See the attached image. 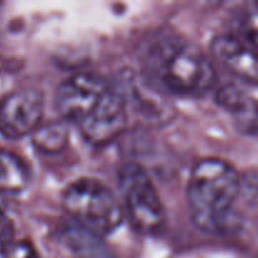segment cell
<instances>
[{
	"label": "cell",
	"instance_id": "cell-1",
	"mask_svg": "<svg viewBox=\"0 0 258 258\" xmlns=\"http://www.w3.org/2000/svg\"><path fill=\"white\" fill-rule=\"evenodd\" d=\"M241 190V178L231 164L221 159H204L191 170L186 197L191 217L208 232L226 229L232 208Z\"/></svg>",
	"mask_w": 258,
	"mask_h": 258
},
{
	"label": "cell",
	"instance_id": "cell-2",
	"mask_svg": "<svg viewBox=\"0 0 258 258\" xmlns=\"http://www.w3.org/2000/svg\"><path fill=\"white\" fill-rule=\"evenodd\" d=\"M149 63L164 87L181 95H201L216 82L211 59L186 40H163L151 49Z\"/></svg>",
	"mask_w": 258,
	"mask_h": 258
},
{
	"label": "cell",
	"instance_id": "cell-3",
	"mask_svg": "<svg viewBox=\"0 0 258 258\" xmlns=\"http://www.w3.org/2000/svg\"><path fill=\"white\" fill-rule=\"evenodd\" d=\"M67 213L95 236H105L118 228L123 218L122 207L115 194L95 179H78L63 193Z\"/></svg>",
	"mask_w": 258,
	"mask_h": 258
},
{
	"label": "cell",
	"instance_id": "cell-4",
	"mask_svg": "<svg viewBox=\"0 0 258 258\" xmlns=\"http://www.w3.org/2000/svg\"><path fill=\"white\" fill-rule=\"evenodd\" d=\"M118 186L134 227L143 233L160 231L165 209L148 171L138 164H126L118 171Z\"/></svg>",
	"mask_w": 258,
	"mask_h": 258
},
{
	"label": "cell",
	"instance_id": "cell-5",
	"mask_svg": "<svg viewBox=\"0 0 258 258\" xmlns=\"http://www.w3.org/2000/svg\"><path fill=\"white\" fill-rule=\"evenodd\" d=\"M110 85L95 73H78L67 78L57 92L58 112L66 121L80 125L98 106Z\"/></svg>",
	"mask_w": 258,
	"mask_h": 258
},
{
	"label": "cell",
	"instance_id": "cell-6",
	"mask_svg": "<svg viewBox=\"0 0 258 258\" xmlns=\"http://www.w3.org/2000/svg\"><path fill=\"white\" fill-rule=\"evenodd\" d=\"M43 97L37 90L15 91L0 103V135L10 140L24 138L40 126Z\"/></svg>",
	"mask_w": 258,
	"mask_h": 258
},
{
	"label": "cell",
	"instance_id": "cell-7",
	"mask_svg": "<svg viewBox=\"0 0 258 258\" xmlns=\"http://www.w3.org/2000/svg\"><path fill=\"white\" fill-rule=\"evenodd\" d=\"M127 108L122 95L111 87L97 107L78 125L83 138L97 146L112 143L127 126Z\"/></svg>",
	"mask_w": 258,
	"mask_h": 258
},
{
	"label": "cell",
	"instance_id": "cell-8",
	"mask_svg": "<svg viewBox=\"0 0 258 258\" xmlns=\"http://www.w3.org/2000/svg\"><path fill=\"white\" fill-rule=\"evenodd\" d=\"M121 83L122 91L118 90V92L122 95L126 105L128 106L130 103L141 117L158 125L171 120L174 113L173 106L150 81L130 71L126 73Z\"/></svg>",
	"mask_w": 258,
	"mask_h": 258
},
{
	"label": "cell",
	"instance_id": "cell-9",
	"mask_svg": "<svg viewBox=\"0 0 258 258\" xmlns=\"http://www.w3.org/2000/svg\"><path fill=\"white\" fill-rule=\"evenodd\" d=\"M212 53L241 80L258 85V49L234 35H221L212 42Z\"/></svg>",
	"mask_w": 258,
	"mask_h": 258
},
{
	"label": "cell",
	"instance_id": "cell-10",
	"mask_svg": "<svg viewBox=\"0 0 258 258\" xmlns=\"http://www.w3.org/2000/svg\"><path fill=\"white\" fill-rule=\"evenodd\" d=\"M217 102L231 113L241 133L258 135V98L233 85H226L217 93Z\"/></svg>",
	"mask_w": 258,
	"mask_h": 258
},
{
	"label": "cell",
	"instance_id": "cell-11",
	"mask_svg": "<svg viewBox=\"0 0 258 258\" xmlns=\"http://www.w3.org/2000/svg\"><path fill=\"white\" fill-rule=\"evenodd\" d=\"M29 184V170L22 159L9 151L0 150V191L19 193Z\"/></svg>",
	"mask_w": 258,
	"mask_h": 258
},
{
	"label": "cell",
	"instance_id": "cell-12",
	"mask_svg": "<svg viewBox=\"0 0 258 258\" xmlns=\"http://www.w3.org/2000/svg\"><path fill=\"white\" fill-rule=\"evenodd\" d=\"M33 144L42 153H60L68 144L67 125L64 122H50L47 125H40L33 133Z\"/></svg>",
	"mask_w": 258,
	"mask_h": 258
},
{
	"label": "cell",
	"instance_id": "cell-13",
	"mask_svg": "<svg viewBox=\"0 0 258 258\" xmlns=\"http://www.w3.org/2000/svg\"><path fill=\"white\" fill-rule=\"evenodd\" d=\"M237 30L238 34L234 37L258 49V2L242 8L237 17Z\"/></svg>",
	"mask_w": 258,
	"mask_h": 258
},
{
	"label": "cell",
	"instance_id": "cell-14",
	"mask_svg": "<svg viewBox=\"0 0 258 258\" xmlns=\"http://www.w3.org/2000/svg\"><path fill=\"white\" fill-rule=\"evenodd\" d=\"M3 258H38L32 243L24 239H14L8 242L0 249Z\"/></svg>",
	"mask_w": 258,
	"mask_h": 258
},
{
	"label": "cell",
	"instance_id": "cell-15",
	"mask_svg": "<svg viewBox=\"0 0 258 258\" xmlns=\"http://www.w3.org/2000/svg\"><path fill=\"white\" fill-rule=\"evenodd\" d=\"M14 238V224L7 213L0 209V249Z\"/></svg>",
	"mask_w": 258,
	"mask_h": 258
}]
</instances>
